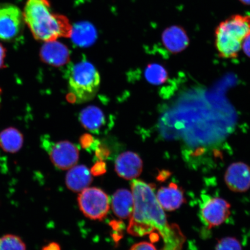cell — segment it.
I'll list each match as a JSON object with an SVG mask.
<instances>
[{
	"mask_svg": "<svg viewBox=\"0 0 250 250\" xmlns=\"http://www.w3.org/2000/svg\"><path fill=\"white\" fill-rule=\"evenodd\" d=\"M134 209L127 232L134 236L158 234L164 242L163 250H182L186 239L176 225L168 224L164 208L159 204L153 186L143 181L131 183Z\"/></svg>",
	"mask_w": 250,
	"mask_h": 250,
	"instance_id": "1",
	"label": "cell"
},
{
	"mask_svg": "<svg viewBox=\"0 0 250 250\" xmlns=\"http://www.w3.org/2000/svg\"><path fill=\"white\" fill-rule=\"evenodd\" d=\"M23 15L37 40L46 42L71 37L73 26L69 20L53 12L49 0H27Z\"/></svg>",
	"mask_w": 250,
	"mask_h": 250,
	"instance_id": "2",
	"label": "cell"
},
{
	"mask_svg": "<svg viewBox=\"0 0 250 250\" xmlns=\"http://www.w3.org/2000/svg\"><path fill=\"white\" fill-rule=\"evenodd\" d=\"M250 32V16L234 15L222 21L215 30V45L222 58L237 57L244 39Z\"/></svg>",
	"mask_w": 250,
	"mask_h": 250,
	"instance_id": "3",
	"label": "cell"
},
{
	"mask_svg": "<svg viewBox=\"0 0 250 250\" xmlns=\"http://www.w3.org/2000/svg\"><path fill=\"white\" fill-rule=\"evenodd\" d=\"M71 95L76 102L90 101L98 92L101 77L91 62L82 61L71 65L66 73Z\"/></svg>",
	"mask_w": 250,
	"mask_h": 250,
	"instance_id": "4",
	"label": "cell"
},
{
	"mask_svg": "<svg viewBox=\"0 0 250 250\" xmlns=\"http://www.w3.org/2000/svg\"><path fill=\"white\" fill-rule=\"evenodd\" d=\"M80 210L85 216L94 220H103L109 209L108 197L98 188H87L78 198Z\"/></svg>",
	"mask_w": 250,
	"mask_h": 250,
	"instance_id": "5",
	"label": "cell"
},
{
	"mask_svg": "<svg viewBox=\"0 0 250 250\" xmlns=\"http://www.w3.org/2000/svg\"><path fill=\"white\" fill-rule=\"evenodd\" d=\"M42 142L53 164L59 169H69L77 164L79 150L73 143L68 141L53 142L46 136L42 137Z\"/></svg>",
	"mask_w": 250,
	"mask_h": 250,
	"instance_id": "6",
	"label": "cell"
},
{
	"mask_svg": "<svg viewBox=\"0 0 250 250\" xmlns=\"http://www.w3.org/2000/svg\"><path fill=\"white\" fill-rule=\"evenodd\" d=\"M24 23L23 13L17 6L0 4V40L14 42L22 34Z\"/></svg>",
	"mask_w": 250,
	"mask_h": 250,
	"instance_id": "7",
	"label": "cell"
},
{
	"mask_svg": "<svg viewBox=\"0 0 250 250\" xmlns=\"http://www.w3.org/2000/svg\"><path fill=\"white\" fill-rule=\"evenodd\" d=\"M230 205L226 200L220 198H208L203 202L201 216L209 228L220 226L230 214Z\"/></svg>",
	"mask_w": 250,
	"mask_h": 250,
	"instance_id": "8",
	"label": "cell"
},
{
	"mask_svg": "<svg viewBox=\"0 0 250 250\" xmlns=\"http://www.w3.org/2000/svg\"><path fill=\"white\" fill-rule=\"evenodd\" d=\"M224 179L232 191L245 192L250 188V167L243 162H234L228 167Z\"/></svg>",
	"mask_w": 250,
	"mask_h": 250,
	"instance_id": "9",
	"label": "cell"
},
{
	"mask_svg": "<svg viewBox=\"0 0 250 250\" xmlns=\"http://www.w3.org/2000/svg\"><path fill=\"white\" fill-rule=\"evenodd\" d=\"M143 164L139 155L133 152H125L118 156L115 169L119 176L127 180H133L142 173Z\"/></svg>",
	"mask_w": 250,
	"mask_h": 250,
	"instance_id": "10",
	"label": "cell"
},
{
	"mask_svg": "<svg viewBox=\"0 0 250 250\" xmlns=\"http://www.w3.org/2000/svg\"><path fill=\"white\" fill-rule=\"evenodd\" d=\"M40 58L46 64L61 67L69 62L70 51L63 43L53 41L42 45L40 50Z\"/></svg>",
	"mask_w": 250,
	"mask_h": 250,
	"instance_id": "11",
	"label": "cell"
},
{
	"mask_svg": "<svg viewBox=\"0 0 250 250\" xmlns=\"http://www.w3.org/2000/svg\"><path fill=\"white\" fill-rule=\"evenodd\" d=\"M79 120L85 129L95 134H101L107 131L108 120L102 109L96 106L90 105L83 109L79 115Z\"/></svg>",
	"mask_w": 250,
	"mask_h": 250,
	"instance_id": "12",
	"label": "cell"
},
{
	"mask_svg": "<svg viewBox=\"0 0 250 250\" xmlns=\"http://www.w3.org/2000/svg\"><path fill=\"white\" fill-rule=\"evenodd\" d=\"M162 40L165 48L173 54L183 52L189 43V37L186 30L177 25L166 29L162 33Z\"/></svg>",
	"mask_w": 250,
	"mask_h": 250,
	"instance_id": "13",
	"label": "cell"
},
{
	"mask_svg": "<svg viewBox=\"0 0 250 250\" xmlns=\"http://www.w3.org/2000/svg\"><path fill=\"white\" fill-rule=\"evenodd\" d=\"M156 197L164 210L169 211L179 208L186 202L183 190L173 183L161 188Z\"/></svg>",
	"mask_w": 250,
	"mask_h": 250,
	"instance_id": "14",
	"label": "cell"
},
{
	"mask_svg": "<svg viewBox=\"0 0 250 250\" xmlns=\"http://www.w3.org/2000/svg\"><path fill=\"white\" fill-rule=\"evenodd\" d=\"M92 181L91 172L83 165L71 167L65 177L68 188L75 192L83 191L90 185Z\"/></svg>",
	"mask_w": 250,
	"mask_h": 250,
	"instance_id": "15",
	"label": "cell"
},
{
	"mask_svg": "<svg viewBox=\"0 0 250 250\" xmlns=\"http://www.w3.org/2000/svg\"><path fill=\"white\" fill-rule=\"evenodd\" d=\"M112 208L118 218L127 219L131 217L134 209L132 192L127 189H118L112 197Z\"/></svg>",
	"mask_w": 250,
	"mask_h": 250,
	"instance_id": "16",
	"label": "cell"
},
{
	"mask_svg": "<svg viewBox=\"0 0 250 250\" xmlns=\"http://www.w3.org/2000/svg\"><path fill=\"white\" fill-rule=\"evenodd\" d=\"M97 37V31L92 24L81 22L73 27L70 37L75 45L83 48L92 45Z\"/></svg>",
	"mask_w": 250,
	"mask_h": 250,
	"instance_id": "17",
	"label": "cell"
},
{
	"mask_svg": "<svg viewBox=\"0 0 250 250\" xmlns=\"http://www.w3.org/2000/svg\"><path fill=\"white\" fill-rule=\"evenodd\" d=\"M23 145V134L15 128L8 127L0 132V147L5 152L15 154Z\"/></svg>",
	"mask_w": 250,
	"mask_h": 250,
	"instance_id": "18",
	"label": "cell"
},
{
	"mask_svg": "<svg viewBox=\"0 0 250 250\" xmlns=\"http://www.w3.org/2000/svg\"><path fill=\"white\" fill-rule=\"evenodd\" d=\"M145 76L149 83L160 85L167 82L168 74L166 68L157 63L150 64L146 67Z\"/></svg>",
	"mask_w": 250,
	"mask_h": 250,
	"instance_id": "19",
	"label": "cell"
},
{
	"mask_svg": "<svg viewBox=\"0 0 250 250\" xmlns=\"http://www.w3.org/2000/svg\"><path fill=\"white\" fill-rule=\"evenodd\" d=\"M0 250H26V246L20 236L7 234L0 238Z\"/></svg>",
	"mask_w": 250,
	"mask_h": 250,
	"instance_id": "20",
	"label": "cell"
},
{
	"mask_svg": "<svg viewBox=\"0 0 250 250\" xmlns=\"http://www.w3.org/2000/svg\"><path fill=\"white\" fill-rule=\"evenodd\" d=\"M215 250H242L241 244L234 237H227L219 240Z\"/></svg>",
	"mask_w": 250,
	"mask_h": 250,
	"instance_id": "21",
	"label": "cell"
},
{
	"mask_svg": "<svg viewBox=\"0 0 250 250\" xmlns=\"http://www.w3.org/2000/svg\"><path fill=\"white\" fill-rule=\"evenodd\" d=\"M99 141L95 138L89 134H83L80 137V143L83 148L88 150H95L98 146Z\"/></svg>",
	"mask_w": 250,
	"mask_h": 250,
	"instance_id": "22",
	"label": "cell"
},
{
	"mask_svg": "<svg viewBox=\"0 0 250 250\" xmlns=\"http://www.w3.org/2000/svg\"><path fill=\"white\" fill-rule=\"evenodd\" d=\"M95 155L99 161H103L108 159L111 155L110 149L105 145L100 142L95 149Z\"/></svg>",
	"mask_w": 250,
	"mask_h": 250,
	"instance_id": "23",
	"label": "cell"
},
{
	"mask_svg": "<svg viewBox=\"0 0 250 250\" xmlns=\"http://www.w3.org/2000/svg\"><path fill=\"white\" fill-rule=\"evenodd\" d=\"M107 171L106 164L103 161H99L96 162L95 165L91 168V174L94 176H100L104 174Z\"/></svg>",
	"mask_w": 250,
	"mask_h": 250,
	"instance_id": "24",
	"label": "cell"
},
{
	"mask_svg": "<svg viewBox=\"0 0 250 250\" xmlns=\"http://www.w3.org/2000/svg\"><path fill=\"white\" fill-rule=\"evenodd\" d=\"M130 250H157V249L152 243L143 242L133 245Z\"/></svg>",
	"mask_w": 250,
	"mask_h": 250,
	"instance_id": "25",
	"label": "cell"
},
{
	"mask_svg": "<svg viewBox=\"0 0 250 250\" xmlns=\"http://www.w3.org/2000/svg\"><path fill=\"white\" fill-rule=\"evenodd\" d=\"M242 49L244 53L250 58V32L244 39L242 42Z\"/></svg>",
	"mask_w": 250,
	"mask_h": 250,
	"instance_id": "26",
	"label": "cell"
},
{
	"mask_svg": "<svg viewBox=\"0 0 250 250\" xmlns=\"http://www.w3.org/2000/svg\"><path fill=\"white\" fill-rule=\"evenodd\" d=\"M5 56L6 50L4 47L0 43V69L4 67Z\"/></svg>",
	"mask_w": 250,
	"mask_h": 250,
	"instance_id": "27",
	"label": "cell"
},
{
	"mask_svg": "<svg viewBox=\"0 0 250 250\" xmlns=\"http://www.w3.org/2000/svg\"><path fill=\"white\" fill-rule=\"evenodd\" d=\"M110 226L115 232H120L123 229L124 225L123 222L112 221L111 222Z\"/></svg>",
	"mask_w": 250,
	"mask_h": 250,
	"instance_id": "28",
	"label": "cell"
},
{
	"mask_svg": "<svg viewBox=\"0 0 250 250\" xmlns=\"http://www.w3.org/2000/svg\"><path fill=\"white\" fill-rule=\"evenodd\" d=\"M42 250H61V246L57 243L52 242L49 243L42 249Z\"/></svg>",
	"mask_w": 250,
	"mask_h": 250,
	"instance_id": "29",
	"label": "cell"
},
{
	"mask_svg": "<svg viewBox=\"0 0 250 250\" xmlns=\"http://www.w3.org/2000/svg\"><path fill=\"white\" fill-rule=\"evenodd\" d=\"M239 1L241 2L243 4L247 5H250V0H239Z\"/></svg>",
	"mask_w": 250,
	"mask_h": 250,
	"instance_id": "30",
	"label": "cell"
},
{
	"mask_svg": "<svg viewBox=\"0 0 250 250\" xmlns=\"http://www.w3.org/2000/svg\"><path fill=\"white\" fill-rule=\"evenodd\" d=\"M1 89H0V103H1Z\"/></svg>",
	"mask_w": 250,
	"mask_h": 250,
	"instance_id": "31",
	"label": "cell"
}]
</instances>
